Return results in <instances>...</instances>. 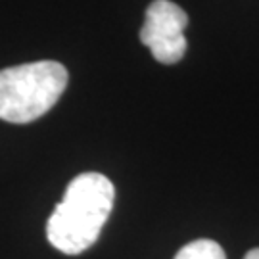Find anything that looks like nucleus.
Listing matches in <instances>:
<instances>
[{
  "mask_svg": "<svg viewBox=\"0 0 259 259\" xmlns=\"http://www.w3.org/2000/svg\"><path fill=\"white\" fill-rule=\"evenodd\" d=\"M69 81L67 69L54 60L0 69V119L31 123L50 111Z\"/></svg>",
  "mask_w": 259,
  "mask_h": 259,
  "instance_id": "2",
  "label": "nucleus"
},
{
  "mask_svg": "<svg viewBox=\"0 0 259 259\" xmlns=\"http://www.w3.org/2000/svg\"><path fill=\"white\" fill-rule=\"evenodd\" d=\"M244 259H259V248H253V250H250L246 255H244Z\"/></svg>",
  "mask_w": 259,
  "mask_h": 259,
  "instance_id": "5",
  "label": "nucleus"
},
{
  "mask_svg": "<svg viewBox=\"0 0 259 259\" xmlns=\"http://www.w3.org/2000/svg\"><path fill=\"white\" fill-rule=\"evenodd\" d=\"M173 259H227V255L217 242L200 238V240H192L183 246Z\"/></svg>",
  "mask_w": 259,
  "mask_h": 259,
  "instance_id": "4",
  "label": "nucleus"
},
{
  "mask_svg": "<svg viewBox=\"0 0 259 259\" xmlns=\"http://www.w3.org/2000/svg\"><path fill=\"white\" fill-rule=\"evenodd\" d=\"M186 25L188 16L179 4L171 0H154L146 10L140 42L150 48L159 64H177L186 52Z\"/></svg>",
  "mask_w": 259,
  "mask_h": 259,
  "instance_id": "3",
  "label": "nucleus"
},
{
  "mask_svg": "<svg viewBox=\"0 0 259 259\" xmlns=\"http://www.w3.org/2000/svg\"><path fill=\"white\" fill-rule=\"evenodd\" d=\"M115 202V188L100 173L77 175L47 223V238L65 255H79L98 240Z\"/></svg>",
  "mask_w": 259,
  "mask_h": 259,
  "instance_id": "1",
  "label": "nucleus"
}]
</instances>
